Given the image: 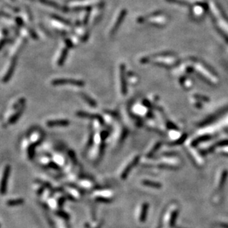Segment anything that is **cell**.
<instances>
[{"mask_svg": "<svg viewBox=\"0 0 228 228\" xmlns=\"http://www.w3.org/2000/svg\"><path fill=\"white\" fill-rule=\"evenodd\" d=\"M148 204H145L142 206V212H141V216H140V221L142 222H144L146 219L147 216V213H148Z\"/></svg>", "mask_w": 228, "mask_h": 228, "instance_id": "obj_6", "label": "cell"}, {"mask_svg": "<svg viewBox=\"0 0 228 228\" xmlns=\"http://www.w3.org/2000/svg\"><path fill=\"white\" fill-rule=\"evenodd\" d=\"M139 157H136V158L134 159L133 160V161H131V162L130 163V164H128V165L126 167V168L124 169V170H123L122 172V174H121V178H125L127 176V175L129 174V172H130V171L131 170V169L133 168V167H134L135 165H136V164L138 163V162H139Z\"/></svg>", "mask_w": 228, "mask_h": 228, "instance_id": "obj_2", "label": "cell"}, {"mask_svg": "<svg viewBox=\"0 0 228 228\" xmlns=\"http://www.w3.org/2000/svg\"><path fill=\"white\" fill-rule=\"evenodd\" d=\"M143 184H145L146 186H149V187H154V188H159V187H161V184H159V183H157V182H153V181H143Z\"/></svg>", "mask_w": 228, "mask_h": 228, "instance_id": "obj_7", "label": "cell"}, {"mask_svg": "<svg viewBox=\"0 0 228 228\" xmlns=\"http://www.w3.org/2000/svg\"><path fill=\"white\" fill-rule=\"evenodd\" d=\"M82 96H83V98L85 99L86 100L87 102H88V103L90 104V105H91V106H96V104L95 102H94V100L92 99L89 98V97H88V96L85 95V94H82Z\"/></svg>", "mask_w": 228, "mask_h": 228, "instance_id": "obj_9", "label": "cell"}, {"mask_svg": "<svg viewBox=\"0 0 228 228\" xmlns=\"http://www.w3.org/2000/svg\"><path fill=\"white\" fill-rule=\"evenodd\" d=\"M23 200L22 199H16V200H10L7 202V205L10 206H16V205H19L22 204Z\"/></svg>", "mask_w": 228, "mask_h": 228, "instance_id": "obj_8", "label": "cell"}, {"mask_svg": "<svg viewBox=\"0 0 228 228\" xmlns=\"http://www.w3.org/2000/svg\"><path fill=\"white\" fill-rule=\"evenodd\" d=\"M9 170H10V168L9 167H6L5 170H4V174L3 175L2 180H1V187H0V192L1 193L4 194L5 193L6 190V184H7V177L9 175Z\"/></svg>", "mask_w": 228, "mask_h": 228, "instance_id": "obj_3", "label": "cell"}, {"mask_svg": "<svg viewBox=\"0 0 228 228\" xmlns=\"http://www.w3.org/2000/svg\"><path fill=\"white\" fill-rule=\"evenodd\" d=\"M120 77H121V92L123 94H125L127 93L126 91V82L124 79V65H121L120 67Z\"/></svg>", "mask_w": 228, "mask_h": 228, "instance_id": "obj_4", "label": "cell"}, {"mask_svg": "<svg viewBox=\"0 0 228 228\" xmlns=\"http://www.w3.org/2000/svg\"><path fill=\"white\" fill-rule=\"evenodd\" d=\"M48 127H57V126H67L69 121L67 120H58V121H50L47 123Z\"/></svg>", "mask_w": 228, "mask_h": 228, "instance_id": "obj_5", "label": "cell"}, {"mask_svg": "<svg viewBox=\"0 0 228 228\" xmlns=\"http://www.w3.org/2000/svg\"><path fill=\"white\" fill-rule=\"evenodd\" d=\"M53 84L54 85H66V84H70L71 85H75V86L82 87L84 86V82L82 81L78 80H71V79H57L53 82Z\"/></svg>", "mask_w": 228, "mask_h": 228, "instance_id": "obj_1", "label": "cell"}]
</instances>
